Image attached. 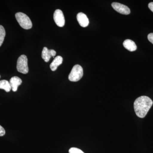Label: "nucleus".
I'll return each mask as SVG.
<instances>
[{
	"label": "nucleus",
	"mask_w": 153,
	"mask_h": 153,
	"mask_svg": "<svg viewBox=\"0 0 153 153\" xmlns=\"http://www.w3.org/2000/svg\"><path fill=\"white\" fill-rule=\"evenodd\" d=\"M153 102L151 98L146 96L140 97L134 102V109L138 117L143 118L152 105Z\"/></svg>",
	"instance_id": "nucleus-1"
},
{
	"label": "nucleus",
	"mask_w": 153,
	"mask_h": 153,
	"mask_svg": "<svg viewBox=\"0 0 153 153\" xmlns=\"http://www.w3.org/2000/svg\"><path fill=\"white\" fill-rule=\"evenodd\" d=\"M16 18L17 22L25 30H29L33 27L32 22L29 17L24 13H17L16 14Z\"/></svg>",
	"instance_id": "nucleus-2"
},
{
	"label": "nucleus",
	"mask_w": 153,
	"mask_h": 153,
	"mask_svg": "<svg viewBox=\"0 0 153 153\" xmlns=\"http://www.w3.org/2000/svg\"><path fill=\"white\" fill-rule=\"evenodd\" d=\"M83 69L82 66L79 65H76L73 66L71 72L68 75V79L72 82L79 81L83 76Z\"/></svg>",
	"instance_id": "nucleus-3"
},
{
	"label": "nucleus",
	"mask_w": 153,
	"mask_h": 153,
	"mask_svg": "<svg viewBox=\"0 0 153 153\" xmlns=\"http://www.w3.org/2000/svg\"><path fill=\"white\" fill-rule=\"evenodd\" d=\"M17 69L18 71L22 74H26L29 71L28 59L25 55H22L18 58Z\"/></svg>",
	"instance_id": "nucleus-4"
},
{
	"label": "nucleus",
	"mask_w": 153,
	"mask_h": 153,
	"mask_svg": "<svg viewBox=\"0 0 153 153\" xmlns=\"http://www.w3.org/2000/svg\"><path fill=\"white\" fill-rule=\"evenodd\" d=\"M54 21L57 26L59 27H63L65 24V18L63 12L60 10H57L54 12Z\"/></svg>",
	"instance_id": "nucleus-5"
},
{
	"label": "nucleus",
	"mask_w": 153,
	"mask_h": 153,
	"mask_svg": "<svg viewBox=\"0 0 153 153\" xmlns=\"http://www.w3.org/2000/svg\"><path fill=\"white\" fill-rule=\"evenodd\" d=\"M111 6L115 10L120 13L123 15H129L131 13L130 10L127 6L121 4L120 3L114 2L111 4Z\"/></svg>",
	"instance_id": "nucleus-6"
},
{
	"label": "nucleus",
	"mask_w": 153,
	"mask_h": 153,
	"mask_svg": "<svg viewBox=\"0 0 153 153\" xmlns=\"http://www.w3.org/2000/svg\"><path fill=\"white\" fill-rule=\"evenodd\" d=\"M56 54V51L53 49H48L47 47L43 48L42 52V58L46 62H48L51 57H54Z\"/></svg>",
	"instance_id": "nucleus-7"
},
{
	"label": "nucleus",
	"mask_w": 153,
	"mask_h": 153,
	"mask_svg": "<svg viewBox=\"0 0 153 153\" xmlns=\"http://www.w3.org/2000/svg\"><path fill=\"white\" fill-rule=\"evenodd\" d=\"M77 22L82 27H87L89 25V20L87 16L82 13H79L76 16Z\"/></svg>",
	"instance_id": "nucleus-8"
},
{
	"label": "nucleus",
	"mask_w": 153,
	"mask_h": 153,
	"mask_svg": "<svg viewBox=\"0 0 153 153\" xmlns=\"http://www.w3.org/2000/svg\"><path fill=\"white\" fill-rule=\"evenodd\" d=\"M10 85H11V89L15 92L18 90V87L22 83V80L21 78L17 76H13L10 80Z\"/></svg>",
	"instance_id": "nucleus-9"
},
{
	"label": "nucleus",
	"mask_w": 153,
	"mask_h": 153,
	"mask_svg": "<svg viewBox=\"0 0 153 153\" xmlns=\"http://www.w3.org/2000/svg\"><path fill=\"white\" fill-rule=\"evenodd\" d=\"M124 47L130 52H134L136 50L137 47L134 41L130 39H127L124 41Z\"/></svg>",
	"instance_id": "nucleus-10"
},
{
	"label": "nucleus",
	"mask_w": 153,
	"mask_h": 153,
	"mask_svg": "<svg viewBox=\"0 0 153 153\" xmlns=\"http://www.w3.org/2000/svg\"><path fill=\"white\" fill-rule=\"evenodd\" d=\"M63 57L60 56H57L54 58L50 65V68L52 71H55L57 69V67L61 65L63 62Z\"/></svg>",
	"instance_id": "nucleus-11"
},
{
	"label": "nucleus",
	"mask_w": 153,
	"mask_h": 153,
	"mask_svg": "<svg viewBox=\"0 0 153 153\" xmlns=\"http://www.w3.org/2000/svg\"><path fill=\"white\" fill-rule=\"evenodd\" d=\"M0 89H4L7 92H10L11 89L10 82L5 79L0 80Z\"/></svg>",
	"instance_id": "nucleus-12"
},
{
	"label": "nucleus",
	"mask_w": 153,
	"mask_h": 153,
	"mask_svg": "<svg viewBox=\"0 0 153 153\" xmlns=\"http://www.w3.org/2000/svg\"><path fill=\"white\" fill-rule=\"evenodd\" d=\"M6 32L4 28L1 25H0V47L2 44L5 37Z\"/></svg>",
	"instance_id": "nucleus-13"
},
{
	"label": "nucleus",
	"mask_w": 153,
	"mask_h": 153,
	"mask_svg": "<svg viewBox=\"0 0 153 153\" xmlns=\"http://www.w3.org/2000/svg\"><path fill=\"white\" fill-rule=\"evenodd\" d=\"M69 153H84L78 148H71L69 149Z\"/></svg>",
	"instance_id": "nucleus-14"
},
{
	"label": "nucleus",
	"mask_w": 153,
	"mask_h": 153,
	"mask_svg": "<svg viewBox=\"0 0 153 153\" xmlns=\"http://www.w3.org/2000/svg\"><path fill=\"white\" fill-rule=\"evenodd\" d=\"M148 40L153 44V33H150L148 36Z\"/></svg>",
	"instance_id": "nucleus-15"
},
{
	"label": "nucleus",
	"mask_w": 153,
	"mask_h": 153,
	"mask_svg": "<svg viewBox=\"0 0 153 153\" xmlns=\"http://www.w3.org/2000/svg\"><path fill=\"white\" fill-rule=\"evenodd\" d=\"M5 134V130L1 126H0V136H3Z\"/></svg>",
	"instance_id": "nucleus-16"
},
{
	"label": "nucleus",
	"mask_w": 153,
	"mask_h": 153,
	"mask_svg": "<svg viewBox=\"0 0 153 153\" xmlns=\"http://www.w3.org/2000/svg\"><path fill=\"white\" fill-rule=\"evenodd\" d=\"M149 7L150 10L153 12V2H151L149 4Z\"/></svg>",
	"instance_id": "nucleus-17"
},
{
	"label": "nucleus",
	"mask_w": 153,
	"mask_h": 153,
	"mask_svg": "<svg viewBox=\"0 0 153 153\" xmlns=\"http://www.w3.org/2000/svg\"><path fill=\"white\" fill-rule=\"evenodd\" d=\"M0 77H1V76H0Z\"/></svg>",
	"instance_id": "nucleus-18"
}]
</instances>
